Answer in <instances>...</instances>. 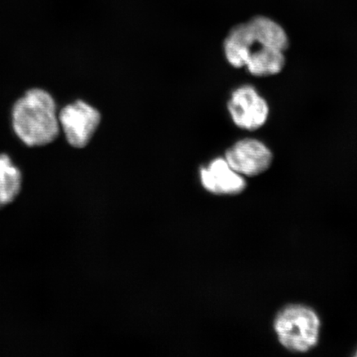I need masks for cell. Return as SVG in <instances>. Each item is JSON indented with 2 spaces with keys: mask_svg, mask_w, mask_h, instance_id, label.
Segmentation results:
<instances>
[{
  "mask_svg": "<svg viewBox=\"0 0 357 357\" xmlns=\"http://www.w3.org/2000/svg\"><path fill=\"white\" fill-rule=\"evenodd\" d=\"M356 356H357V351H356Z\"/></svg>",
  "mask_w": 357,
  "mask_h": 357,
  "instance_id": "30bf717a",
  "label": "cell"
},
{
  "mask_svg": "<svg viewBox=\"0 0 357 357\" xmlns=\"http://www.w3.org/2000/svg\"><path fill=\"white\" fill-rule=\"evenodd\" d=\"M10 119L13 133L26 146L50 145L59 137L57 104L43 88H30L17 98L11 108Z\"/></svg>",
  "mask_w": 357,
  "mask_h": 357,
  "instance_id": "6da1fadb",
  "label": "cell"
},
{
  "mask_svg": "<svg viewBox=\"0 0 357 357\" xmlns=\"http://www.w3.org/2000/svg\"><path fill=\"white\" fill-rule=\"evenodd\" d=\"M227 108L236 126L249 131L263 126L269 114L267 102L252 86L236 89L231 95Z\"/></svg>",
  "mask_w": 357,
  "mask_h": 357,
  "instance_id": "5b68a950",
  "label": "cell"
},
{
  "mask_svg": "<svg viewBox=\"0 0 357 357\" xmlns=\"http://www.w3.org/2000/svg\"><path fill=\"white\" fill-rule=\"evenodd\" d=\"M100 119L99 111L82 100L66 105L58 113L67 144L75 149H83L89 144L99 126Z\"/></svg>",
  "mask_w": 357,
  "mask_h": 357,
  "instance_id": "277c9868",
  "label": "cell"
},
{
  "mask_svg": "<svg viewBox=\"0 0 357 357\" xmlns=\"http://www.w3.org/2000/svg\"><path fill=\"white\" fill-rule=\"evenodd\" d=\"M24 176L22 169L6 153H0V207L13 202L20 195Z\"/></svg>",
  "mask_w": 357,
  "mask_h": 357,
  "instance_id": "ba28073f",
  "label": "cell"
},
{
  "mask_svg": "<svg viewBox=\"0 0 357 357\" xmlns=\"http://www.w3.org/2000/svg\"><path fill=\"white\" fill-rule=\"evenodd\" d=\"M274 328L280 342L287 349L306 352L318 343L320 320L309 307L289 305L279 312Z\"/></svg>",
  "mask_w": 357,
  "mask_h": 357,
  "instance_id": "3957f363",
  "label": "cell"
},
{
  "mask_svg": "<svg viewBox=\"0 0 357 357\" xmlns=\"http://www.w3.org/2000/svg\"><path fill=\"white\" fill-rule=\"evenodd\" d=\"M271 151L256 139L241 140L226 151V160L236 172L256 176L265 172L272 162Z\"/></svg>",
  "mask_w": 357,
  "mask_h": 357,
  "instance_id": "8992f818",
  "label": "cell"
},
{
  "mask_svg": "<svg viewBox=\"0 0 357 357\" xmlns=\"http://www.w3.org/2000/svg\"><path fill=\"white\" fill-rule=\"evenodd\" d=\"M266 47L284 52L289 39L282 26L265 16H257L235 26L225 43L227 59L236 68L245 66L252 53Z\"/></svg>",
  "mask_w": 357,
  "mask_h": 357,
  "instance_id": "7a4b0ae2",
  "label": "cell"
},
{
  "mask_svg": "<svg viewBox=\"0 0 357 357\" xmlns=\"http://www.w3.org/2000/svg\"><path fill=\"white\" fill-rule=\"evenodd\" d=\"M283 52L278 48L263 47L248 56L245 66L255 77H268L278 74L284 66Z\"/></svg>",
  "mask_w": 357,
  "mask_h": 357,
  "instance_id": "9c48e42d",
  "label": "cell"
},
{
  "mask_svg": "<svg viewBox=\"0 0 357 357\" xmlns=\"http://www.w3.org/2000/svg\"><path fill=\"white\" fill-rule=\"evenodd\" d=\"M204 188L218 195H236L243 192L247 183L231 168L227 160L218 158L207 168L201 169Z\"/></svg>",
  "mask_w": 357,
  "mask_h": 357,
  "instance_id": "52a82bcc",
  "label": "cell"
}]
</instances>
